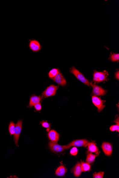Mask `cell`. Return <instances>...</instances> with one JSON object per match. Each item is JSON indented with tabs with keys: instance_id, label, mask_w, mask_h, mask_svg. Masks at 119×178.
I'll use <instances>...</instances> for the list:
<instances>
[{
	"instance_id": "obj_1",
	"label": "cell",
	"mask_w": 119,
	"mask_h": 178,
	"mask_svg": "<svg viewBox=\"0 0 119 178\" xmlns=\"http://www.w3.org/2000/svg\"><path fill=\"white\" fill-rule=\"evenodd\" d=\"M71 72L80 81L89 87L90 86V83L88 81L86 78L83 74L80 73L79 70L76 69L75 67L71 68Z\"/></svg>"
},
{
	"instance_id": "obj_2",
	"label": "cell",
	"mask_w": 119,
	"mask_h": 178,
	"mask_svg": "<svg viewBox=\"0 0 119 178\" xmlns=\"http://www.w3.org/2000/svg\"><path fill=\"white\" fill-rule=\"evenodd\" d=\"M49 145L52 151L55 152H61L68 149L67 146L60 145L57 143L52 141L49 143Z\"/></svg>"
},
{
	"instance_id": "obj_3",
	"label": "cell",
	"mask_w": 119,
	"mask_h": 178,
	"mask_svg": "<svg viewBox=\"0 0 119 178\" xmlns=\"http://www.w3.org/2000/svg\"><path fill=\"white\" fill-rule=\"evenodd\" d=\"M89 142L86 140H78L73 141L67 145V146L68 149L71 146H77V147H86Z\"/></svg>"
},
{
	"instance_id": "obj_4",
	"label": "cell",
	"mask_w": 119,
	"mask_h": 178,
	"mask_svg": "<svg viewBox=\"0 0 119 178\" xmlns=\"http://www.w3.org/2000/svg\"><path fill=\"white\" fill-rule=\"evenodd\" d=\"M22 128V121L19 120L17 123L15 127L14 134V140L16 145L18 146V140Z\"/></svg>"
},
{
	"instance_id": "obj_5",
	"label": "cell",
	"mask_w": 119,
	"mask_h": 178,
	"mask_svg": "<svg viewBox=\"0 0 119 178\" xmlns=\"http://www.w3.org/2000/svg\"><path fill=\"white\" fill-rule=\"evenodd\" d=\"M58 88V86L51 85L42 93V95L46 97L54 96L55 95Z\"/></svg>"
},
{
	"instance_id": "obj_6",
	"label": "cell",
	"mask_w": 119,
	"mask_h": 178,
	"mask_svg": "<svg viewBox=\"0 0 119 178\" xmlns=\"http://www.w3.org/2000/svg\"><path fill=\"white\" fill-rule=\"evenodd\" d=\"M29 46L30 49L34 52H38L41 49V46L40 43L36 40L31 39L29 40Z\"/></svg>"
},
{
	"instance_id": "obj_7",
	"label": "cell",
	"mask_w": 119,
	"mask_h": 178,
	"mask_svg": "<svg viewBox=\"0 0 119 178\" xmlns=\"http://www.w3.org/2000/svg\"><path fill=\"white\" fill-rule=\"evenodd\" d=\"M92 99L93 104L97 107L99 112H100L105 107V105L103 104V101L100 98L97 97L96 96H93Z\"/></svg>"
},
{
	"instance_id": "obj_8",
	"label": "cell",
	"mask_w": 119,
	"mask_h": 178,
	"mask_svg": "<svg viewBox=\"0 0 119 178\" xmlns=\"http://www.w3.org/2000/svg\"><path fill=\"white\" fill-rule=\"evenodd\" d=\"M107 72H95L93 74V80L96 82H101L106 80L107 78Z\"/></svg>"
},
{
	"instance_id": "obj_9",
	"label": "cell",
	"mask_w": 119,
	"mask_h": 178,
	"mask_svg": "<svg viewBox=\"0 0 119 178\" xmlns=\"http://www.w3.org/2000/svg\"><path fill=\"white\" fill-rule=\"evenodd\" d=\"M90 85L93 88V93L95 95L102 96L106 94V91L102 87L92 83H90Z\"/></svg>"
},
{
	"instance_id": "obj_10",
	"label": "cell",
	"mask_w": 119,
	"mask_h": 178,
	"mask_svg": "<svg viewBox=\"0 0 119 178\" xmlns=\"http://www.w3.org/2000/svg\"><path fill=\"white\" fill-rule=\"evenodd\" d=\"M52 80L54 81L60 85L65 86L66 84V82L65 78L60 71L57 75L55 77L52 78Z\"/></svg>"
},
{
	"instance_id": "obj_11",
	"label": "cell",
	"mask_w": 119,
	"mask_h": 178,
	"mask_svg": "<svg viewBox=\"0 0 119 178\" xmlns=\"http://www.w3.org/2000/svg\"><path fill=\"white\" fill-rule=\"evenodd\" d=\"M102 148L105 155L110 156L112 152V145L108 142H103L102 144Z\"/></svg>"
},
{
	"instance_id": "obj_12",
	"label": "cell",
	"mask_w": 119,
	"mask_h": 178,
	"mask_svg": "<svg viewBox=\"0 0 119 178\" xmlns=\"http://www.w3.org/2000/svg\"><path fill=\"white\" fill-rule=\"evenodd\" d=\"M48 136L51 141L57 143L60 138L59 134L55 130H52L48 133Z\"/></svg>"
},
{
	"instance_id": "obj_13",
	"label": "cell",
	"mask_w": 119,
	"mask_h": 178,
	"mask_svg": "<svg viewBox=\"0 0 119 178\" xmlns=\"http://www.w3.org/2000/svg\"><path fill=\"white\" fill-rule=\"evenodd\" d=\"M42 97L40 96H36L35 95H33L31 97L30 99V102L29 106L31 107L38 103H40L41 101L42 100Z\"/></svg>"
},
{
	"instance_id": "obj_14",
	"label": "cell",
	"mask_w": 119,
	"mask_h": 178,
	"mask_svg": "<svg viewBox=\"0 0 119 178\" xmlns=\"http://www.w3.org/2000/svg\"><path fill=\"white\" fill-rule=\"evenodd\" d=\"M67 172V169L63 165L60 166L56 169L55 174L58 176L62 177L65 175Z\"/></svg>"
},
{
	"instance_id": "obj_15",
	"label": "cell",
	"mask_w": 119,
	"mask_h": 178,
	"mask_svg": "<svg viewBox=\"0 0 119 178\" xmlns=\"http://www.w3.org/2000/svg\"><path fill=\"white\" fill-rule=\"evenodd\" d=\"M82 172L81 163L78 162L74 168V175L76 177H79L80 176Z\"/></svg>"
},
{
	"instance_id": "obj_16",
	"label": "cell",
	"mask_w": 119,
	"mask_h": 178,
	"mask_svg": "<svg viewBox=\"0 0 119 178\" xmlns=\"http://www.w3.org/2000/svg\"><path fill=\"white\" fill-rule=\"evenodd\" d=\"M87 146L89 152L98 153V149L94 142H89Z\"/></svg>"
},
{
	"instance_id": "obj_17",
	"label": "cell",
	"mask_w": 119,
	"mask_h": 178,
	"mask_svg": "<svg viewBox=\"0 0 119 178\" xmlns=\"http://www.w3.org/2000/svg\"><path fill=\"white\" fill-rule=\"evenodd\" d=\"M81 164V167L82 171L86 172L90 170L91 169V165L87 163H84L82 161Z\"/></svg>"
},
{
	"instance_id": "obj_18",
	"label": "cell",
	"mask_w": 119,
	"mask_h": 178,
	"mask_svg": "<svg viewBox=\"0 0 119 178\" xmlns=\"http://www.w3.org/2000/svg\"><path fill=\"white\" fill-rule=\"evenodd\" d=\"M96 157V156L94 154L91 153H89L88 154L86 158V161L87 163L89 164L92 163L95 161Z\"/></svg>"
},
{
	"instance_id": "obj_19",
	"label": "cell",
	"mask_w": 119,
	"mask_h": 178,
	"mask_svg": "<svg viewBox=\"0 0 119 178\" xmlns=\"http://www.w3.org/2000/svg\"><path fill=\"white\" fill-rule=\"evenodd\" d=\"M15 124L13 121L10 123L9 126V131L11 135H14L15 130Z\"/></svg>"
},
{
	"instance_id": "obj_20",
	"label": "cell",
	"mask_w": 119,
	"mask_h": 178,
	"mask_svg": "<svg viewBox=\"0 0 119 178\" xmlns=\"http://www.w3.org/2000/svg\"><path fill=\"white\" fill-rule=\"evenodd\" d=\"M58 72H59V70L58 69H56V68L52 69L50 70L49 73V77L50 78L52 79V78L55 77V76L57 75L58 73Z\"/></svg>"
},
{
	"instance_id": "obj_21",
	"label": "cell",
	"mask_w": 119,
	"mask_h": 178,
	"mask_svg": "<svg viewBox=\"0 0 119 178\" xmlns=\"http://www.w3.org/2000/svg\"><path fill=\"white\" fill-rule=\"evenodd\" d=\"M41 124L42 125V127L45 128L49 130L51 129V124L47 122L46 121H43L41 122Z\"/></svg>"
},
{
	"instance_id": "obj_22",
	"label": "cell",
	"mask_w": 119,
	"mask_h": 178,
	"mask_svg": "<svg viewBox=\"0 0 119 178\" xmlns=\"http://www.w3.org/2000/svg\"><path fill=\"white\" fill-rule=\"evenodd\" d=\"M104 172H99V173H95L93 174V178H103L104 176Z\"/></svg>"
},
{
	"instance_id": "obj_23",
	"label": "cell",
	"mask_w": 119,
	"mask_h": 178,
	"mask_svg": "<svg viewBox=\"0 0 119 178\" xmlns=\"http://www.w3.org/2000/svg\"><path fill=\"white\" fill-rule=\"evenodd\" d=\"M111 60L113 62L118 61L119 60V54H113L111 55Z\"/></svg>"
},
{
	"instance_id": "obj_24",
	"label": "cell",
	"mask_w": 119,
	"mask_h": 178,
	"mask_svg": "<svg viewBox=\"0 0 119 178\" xmlns=\"http://www.w3.org/2000/svg\"><path fill=\"white\" fill-rule=\"evenodd\" d=\"M110 130L112 132H114L116 131L117 132L119 131V124H117L116 125H113L111 126L110 128Z\"/></svg>"
},
{
	"instance_id": "obj_25",
	"label": "cell",
	"mask_w": 119,
	"mask_h": 178,
	"mask_svg": "<svg viewBox=\"0 0 119 178\" xmlns=\"http://www.w3.org/2000/svg\"><path fill=\"white\" fill-rule=\"evenodd\" d=\"M78 152V150L75 147H74L72 148L71 150H70V153L71 155L75 156L77 155Z\"/></svg>"
},
{
	"instance_id": "obj_26",
	"label": "cell",
	"mask_w": 119,
	"mask_h": 178,
	"mask_svg": "<svg viewBox=\"0 0 119 178\" xmlns=\"http://www.w3.org/2000/svg\"><path fill=\"white\" fill-rule=\"evenodd\" d=\"M35 109L36 110L38 111H39L42 109V105L40 103H37L34 106Z\"/></svg>"
},
{
	"instance_id": "obj_27",
	"label": "cell",
	"mask_w": 119,
	"mask_h": 178,
	"mask_svg": "<svg viewBox=\"0 0 119 178\" xmlns=\"http://www.w3.org/2000/svg\"><path fill=\"white\" fill-rule=\"evenodd\" d=\"M115 76H116V78L117 79L119 80V71L117 72L116 74H115Z\"/></svg>"
}]
</instances>
